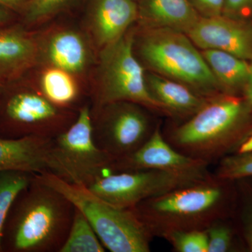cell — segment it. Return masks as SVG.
I'll return each mask as SVG.
<instances>
[{
  "instance_id": "cell-1",
  "label": "cell",
  "mask_w": 252,
  "mask_h": 252,
  "mask_svg": "<svg viewBox=\"0 0 252 252\" xmlns=\"http://www.w3.org/2000/svg\"><path fill=\"white\" fill-rule=\"evenodd\" d=\"M74 212L69 199L34 175L11 207L3 232L2 251L60 252Z\"/></svg>"
},
{
  "instance_id": "cell-2",
  "label": "cell",
  "mask_w": 252,
  "mask_h": 252,
  "mask_svg": "<svg viewBox=\"0 0 252 252\" xmlns=\"http://www.w3.org/2000/svg\"><path fill=\"white\" fill-rule=\"evenodd\" d=\"M252 111L245 99L230 94L213 97L164 137L180 153L210 164L237 152L250 135Z\"/></svg>"
},
{
  "instance_id": "cell-3",
  "label": "cell",
  "mask_w": 252,
  "mask_h": 252,
  "mask_svg": "<svg viewBox=\"0 0 252 252\" xmlns=\"http://www.w3.org/2000/svg\"><path fill=\"white\" fill-rule=\"evenodd\" d=\"M228 182L213 175L144 200L131 210L153 238H163L176 230H205L212 222L224 218Z\"/></svg>"
},
{
  "instance_id": "cell-4",
  "label": "cell",
  "mask_w": 252,
  "mask_h": 252,
  "mask_svg": "<svg viewBox=\"0 0 252 252\" xmlns=\"http://www.w3.org/2000/svg\"><path fill=\"white\" fill-rule=\"evenodd\" d=\"M36 175L63 193L85 215L106 250L112 252L151 251L153 237L131 209L114 206L85 186L69 183L51 172Z\"/></svg>"
},
{
  "instance_id": "cell-5",
  "label": "cell",
  "mask_w": 252,
  "mask_h": 252,
  "mask_svg": "<svg viewBox=\"0 0 252 252\" xmlns=\"http://www.w3.org/2000/svg\"><path fill=\"white\" fill-rule=\"evenodd\" d=\"M140 54L155 72L202 94L221 89L202 53L185 33L170 28H149L141 39Z\"/></svg>"
},
{
  "instance_id": "cell-6",
  "label": "cell",
  "mask_w": 252,
  "mask_h": 252,
  "mask_svg": "<svg viewBox=\"0 0 252 252\" xmlns=\"http://www.w3.org/2000/svg\"><path fill=\"white\" fill-rule=\"evenodd\" d=\"M133 36L126 32L115 42L102 48L96 107L117 102H130L170 114L152 95L144 69L133 54Z\"/></svg>"
},
{
  "instance_id": "cell-7",
  "label": "cell",
  "mask_w": 252,
  "mask_h": 252,
  "mask_svg": "<svg viewBox=\"0 0 252 252\" xmlns=\"http://www.w3.org/2000/svg\"><path fill=\"white\" fill-rule=\"evenodd\" d=\"M50 158V172L74 185L87 187L109 171L114 159L94 142L87 104L79 109L72 125L53 139Z\"/></svg>"
},
{
  "instance_id": "cell-8",
  "label": "cell",
  "mask_w": 252,
  "mask_h": 252,
  "mask_svg": "<svg viewBox=\"0 0 252 252\" xmlns=\"http://www.w3.org/2000/svg\"><path fill=\"white\" fill-rule=\"evenodd\" d=\"M7 91L0 93V137L54 139L77 119L36 91Z\"/></svg>"
},
{
  "instance_id": "cell-9",
  "label": "cell",
  "mask_w": 252,
  "mask_h": 252,
  "mask_svg": "<svg viewBox=\"0 0 252 252\" xmlns=\"http://www.w3.org/2000/svg\"><path fill=\"white\" fill-rule=\"evenodd\" d=\"M210 173H178L159 170L106 172L87 188L114 206L132 209L140 202L173 189L210 178Z\"/></svg>"
},
{
  "instance_id": "cell-10",
  "label": "cell",
  "mask_w": 252,
  "mask_h": 252,
  "mask_svg": "<svg viewBox=\"0 0 252 252\" xmlns=\"http://www.w3.org/2000/svg\"><path fill=\"white\" fill-rule=\"evenodd\" d=\"M142 107L133 102H113L97 107L95 117L91 115L94 142L114 160L140 148L157 127H152Z\"/></svg>"
},
{
  "instance_id": "cell-11",
  "label": "cell",
  "mask_w": 252,
  "mask_h": 252,
  "mask_svg": "<svg viewBox=\"0 0 252 252\" xmlns=\"http://www.w3.org/2000/svg\"><path fill=\"white\" fill-rule=\"evenodd\" d=\"M210 164L189 157L168 143L158 125L147 142L133 153L114 160L112 172L159 170L178 173H210Z\"/></svg>"
},
{
  "instance_id": "cell-12",
  "label": "cell",
  "mask_w": 252,
  "mask_h": 252,
  "mask_svg": "<svg viewBox=\"0 0 252 252\" xmlns=\"http://www.w3.org/2000/svg\"><path fill=\"white\" fill-rule=\"evenodd\" d=\"M200 49L220 50L250 61L252 59V24L220 15L201 17L187 33Z\"/></svg>"
},
{
  "instance_id": "cell-13",
  "label": "cell",
  "mask_w": 252,
  "mask_h": 252,
  "mask_svg": "<svg viewBox=\"0 0 252 252\" xmlns=\"http://www.w3.org/2000/svg\"><path fill=\"white\" fill-rule=\"evenodd\" d=\"M15 23L0 27V81L11 84L29 69L37 58L32 36Z\"/></svg>"
},
{
  "instance_id": "cell-14",
  "label": "cell",
  "mask_w": 252,
  "mask_h": 252,
  "mask_svg": "<svg viewBox=\"0 0 252 252\" xmlns=\"http://www.w3.org/2000/svg\"><path fill=\"white\" fill-rule=\"evenodd\" d=\"M53 139L0 137V172L22 171L41 174L51 172Z\"/></svg>"
},
{
  "instance_id": "cell-15",
  "label": "cell",
  "mask_w": 252,
  "mask_h": 252,
  "mask_svg": "<svg viewBox=\"0 0 252 252\" xmlns=\"http://www.w3.org/2000/svg\"><path fill=\"white\" fill-rule=\"evenodd\" d=\"M138 16L139 9L133 0H95L91 26L96 42L101 48L115 42Z\"/></svg>"
},
{
  "instance_id": "cell-16",
  "label": "cell",
  "mask_w": 252,
  "mask_h": 252,
  "mask_svg": "<svg viewBox=\"0 0 252 252\" xmlns=\"http://www.w3.org/2000/svg\"><path fill=\"white\" fill-rule=\"evenodd\" d=\"M140 15L149 28H170L186 34L201 18L189 0H142Z\"/></svg>"
},
{
  "instance_id": "cell-17",
  "label": "cell",
  "mask_w": 252,
  "mask_h": 252,
  "mask_svg": "<svg viewBox=\"0 0 252 252\" xmlns=\"http://www.w3.org/2000/svg\"><path fill=\"white\" fill-rule=\"evenodd\" d=\"M147 79L151 94L170 114L193 116L210 100L179 81L156 74H149Z\"/></svg>"
},
{
  "instance_id": "cell-18",
  "label": "cell",
  "mask_w": 252,
  "mask_h": 252,
  "mask_svg": "<svg viewBox=\"0 0 252 252\" xmlns=\"http://www.w3.org/2000/svg\"><path fill=\"white\" fill-rule=\"evenodd\" d=\"M87 46L82 36L72 31H63L51 36L46 49V58L52 67L70 74L82 72L88 63Z\"/></svg>"
},
{
  "instance_id": "cell-19",
  "label": "cell",
  "mask_w": 252,
  "mask_h": 252,
  "mask_svg": "<svg viewBox=\"0 0 252 252\" xmlns=\"http://www.w3.org/2000/svg\"><path fill=\"white\" fill-rule=\"evenodd\" d=\"M202 55L221 89L230 94L243 90L251 73L250 63L220 50H203Z\"/></svg>"
},
{
  "instance_id": "cell-20",
  "label": "cell",
  "mask_w": 252,
  "mask_h": 252,
  "mask_svg": "<svg viewBox=\"0 0 252 252\" xmlns=\"http://www.w3.org/2000/svg\"><path fill=\"white\" fill-rule=\"evenodd\" d=\"M40 94L61 109H68L79 98V89L72 74L52 67L44 71L39 81Z\"/></svg>"
},
{
  "instance_id": "cell-21",
  "label": "cell",
  "mask_w": 252,
  "mask_h": 252,
  "mask_svg": "<svg viewBox=\"0 0 252 252\" xmlns=\"http://www.w3.org/2000/svg\"><path fill=\"white\" fill-rule=\"evenodd\" d=\"M99 240L85 215L74 207V217L67 239L60 252H104Z\"/></svg>"
},
{
  "instance_id": "cell-22",
  "label": "cell",
  "mask_w": 252,
  "mask_h": 252,
  "mask_svg": "<svg viewBox=\"0 0 252 252\" xmlns=\"http://www.w3.org/2000/svg\"><path fill=\"white\" fill-rule=\"evenodd\" d=\"M35 175L22 171L0 172V252L2 251L3 232L11 207Z\"/></svg>"
},
{
  "instance_id": "cell-23",
  "label": "cell",
  "mask_w": 252,
  "mask_h": 252,
  "mask_svg": "<svg viewBox=\"0 0 252 252\" xmlns=\"http://www.w3.org/2000/svg\"><path fill=\"white\" fill-rule=\"evenodd\" d=\"M215 177L234 181L252 177V152L228 155L219 160Z\"/></svg>"
},
{
  "instance_id": "cell-24",
  "label": "cell",
  "mask_w": 252,
  "mask_h": 252,
  "mask_svg": "<svg viewBox=\"0 0 252 252\" xmlns=\"http://www.w3.org/2000/svg\"><path fill=\"white\" fill-rule=\"evenodd\" d=\"M175 251L178 252H207L205 230H176L163 237Z\"/></svg>"
},
{
  "instance_id": "cell-25",
  "label": "cell",
  "mask_w": 252,
  "mask_h": 252,
  "mask_svg": "<svg viewBox=\"0 0 252 252\" xmlns=\"http://www.w3.org/2000/svg\"><path fill=\"white\" fill-rule=\"evenodd\" d=\"M223 219L212 222L205 229L207 238V252H226L233 245V232Z\"/></svg>"
},
{
  "instance_id": "cell-26",
  "label": "cell",
  "mask_w": 252,
  "mask_h": 252,
  "mask_svg": "<svg viewBox=\"0 0 252 252\" xmlns=\"http://www.w3.org/2000/svg\"><path fill=\"white\" fill-rule=\"evenodd\" d=\"M72 0H29L23 11L26 22L34 23L49 18Z\"/></svg>"
},
{
  "instance_id": "cell-27",
  "label": "cell",
  "mask_w": 252,
  "mask_h": 252,
  "mask_svg": "<svg viewBox=\"0 0 252 252\" xmlns=\"http://www.w3.org/2000/svg\"><path fill=\"white\" fill-rule=\"evenodd\" d=\"M252 14V0H223V16L248 21Z\"/></svg>"
},
{
  "instance_id": "cell-28",
  "label": "cell",
  "mask_w": 252,
  "mask_h": 252,
  "mask_svg": "<svg viewBox=\"0 0 252 252\" xmlns=\"http://www.w3.org/2000/svg\"><path fill=\"white\" fill-rule=\"evenodd\" d=\"M201 17L210 18L223 14V0H189Z\"/></svg>"
},
{
  "instance_id": "cell-29",
  "label": "cell",
  "mask_w": 252,
  "mask_h": 252,
  "mask_svg": "<svg viewBox=\"0 0 252 252\" xmlns=\"http://www.w3.org/2000/svg\"><path fill=\"white\" fill-rule=\"evenodd\" d=\"M29 0H0V6L14 13H23Z\"/></svg>"
},
{
  "instance_id": "cell-30",
  "label": "cell",
  "mask_w": 252,
  "mask_h": 252,
  "mask_svg": "<svg viewBox=\"0 0 252 252\" xmlns=\"http://www.w3.org/2000/svg\"><path fill=\"white\" fill-rule=\"evenodd\" d=\"M245 220V236L249 248L252 252V206L250 207V211L246 215Z\"/></svg>"
},
{
  "instance_id": "cell-31",
  "label": "cell",
  "mask_w": 252,
  "mask_h": 252,
  "mask_svg": "<svg viewBox=\"0 0 252 252\" xmlns=\"http://www.w3.org/2000/svg\"><path fill=\"white\" fill-rule=\"evenodd\" d=\"M15 13L0 6V27L14 23Z\"/></svg>"
},
{
  "instance_id": "cell-32",
  "label": "cell",
  "mask_w": 252,
  "mask_h": 252,
  "mask_svg": "<svg viewBox=\"0 0 252 252\" xmlns=\"http://www.w3.org/2000/svg\"><path fill=\"white\" fill-rule=\"evenodd\" d=\"M245 99L252 108V69L246 84L243 88Z\"/></svg>"
},
{
  "instance_id": "cell-33",
  "label": "cell",
  "mask_w": 252,
  "mask_h": 252,
  "mask_svg": "<svg viewBox=\"0 0 252 252\" xmlns=\"http://www.w3.org/2000/svg\"><path fill=\"white\" fill-rule=\"evenodd\" d=\"M252 152V132L245 139L237 150V153H247Z\"/></svg>"
},
{
  "instance_id": "cell-34",
  "label": "cell",
  "mask_w": 252,
  "mask_h": 252,
  "mask_svg": "<svg viewBox=\"0 0 252 252\" xmlns=\"http://www.w3.org/2000/svg\"><path fill=\"white\" fill-rule=\"evenodd\" d=\"M3 86H4V84L0 81V93H1V90H2Z\"/></svg>"
},
{
  "instance_id": "cell-35",
  "label": "cell",
  "mask_w": 252,
  "mask_h": 252,
  "mask_svg": "<svg viewBox=\"0 0 252 252\" xmlns=\"http://www.w3.org/2000/svg\"><path fill=\"white\" fill-rule=\"evenodd\" d=\"M250 66H251V68L252 69V59L251 60V61H250Z\"/></svg>"
},
{
  "instance_id": "cell-36",
  "label": "cell",
  "mask_w": 252,
  "mask_h": 252,
  "mask_svg": "<svg viewBox=\"0 0 252 252\" xmlns=\"http://www.w3.org/2000/svg\"><path fill=\"white\" fill-rule=\"evenodd\" d=\"M133 1H135V0H133Z\"/></svg>"
}]
</instances>
